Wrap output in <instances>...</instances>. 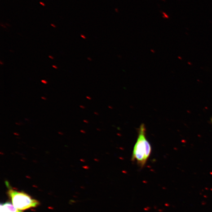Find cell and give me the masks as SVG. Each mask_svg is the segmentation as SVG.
I'll use <instances>...</instances> for the list:
<instances>
[{
  "label": "cell",
  "mask_w": 212,
  "mask_h": 212,
  "mask_svg": "<svg viewBox=\"0 0 212 212\" xmlns=\"http://www.w3.org/2000/svg\"><path fill=\"white\" fill-rule=\"evenodd\" d=\"M52 67H54V68H55V69H57L58 68L57 67L55 66V65H53Z\"/></svg>",
  "instance_id": "cell-10"
},
{
  "label": "cell",
  "mask_w": 212,
  "mask_h": 212,
  "mask_svg": "<svg viewBox=\"0 0 212 212\" xmlns=\"http://www.w3.org/2000/svg\"><path fill=\"white\" fill-rule=\"evenodd\" d=\"M22 158L23 159V160H27L26 158H25V157H22Z\"/></svg>",
  "instance_id": "cell-14"
},
{
  "label": "cell",
  "mask_w": 212,
  "mask_h": 212,
  "mask_svg": "<svg viewBox=\"0 0 212 212\" xmlns=\"http://www.w3.org/2000/svg\"><path fill=\"white\" fill-rule=\"evenodd\" d=\"M49 58H51V59H54V58H53L52 57H51V56H50V55H49Z\"/></svg>",
  "instance_id": "cell-11"
},
{
  "label": "cell",
  "mask_w": 212,
  "mask_h": 212,
  "mask_svg": "<svg viewBox=\"0 0 212 212\" xmlns=\"http://www.w3.org/2000/svg\"><path fill=\"white\" fill-rule=\"evenodd\" d=\"M41 82L42 83H44L45 84H46L47 83V82L46 81V80H41Z\"/></svg>",
  "instance_id": "cell-4"
},
{
  "label": "cell",
  "mask_w": 212,
  "mask_h": 212,
  "mask_svg": "<svg viewBox=\"0 0 212 212\" xmlns=\"http://www.w3.org/2000/svg\"><path fill=\"white\" fill-rule=\"evenodd\" d=\"M25 120H27V121H28H28H29V120L26 119H25Z\"/></svg>",
  "instance_id": "cell-20"
},
{
  "label": "cell",
  "mask_w": 212,
  "mask_h": 212,
  "mask_svg": "<svg viewBox=\"0 0 212 212\" xmlns=\"http://www.w3.org/2000/svg\"><path fill=\"white\" fill-rule=\"evenodd\" d=\"M40 4H41V5H42V6H45V4L44 3H43V2H40Z\"/></svg>",
  "instance_id": "cell-8"
},
{
  "label": "cell",
  "mask_w": 212,
  "mask_h": 212,
  "mask_svg": "<svg viewBox=\"0 0 212 212\" xmlns=\"http://www.w3.org/2000/svg\"><path fill=\"white\" fill-rule=\"evenodd\" d=\"M51 26H52L54 27V28H55V25H54V24H51Z\"/></svg>",
  "instance_id": "cell-12"
},
{
  "label": "cell",
  "mask_w": 212,
  "mask_h": 212,
  "mask_svg": "<svg viewBox=\"0 0 212 212\" xmlns=\"http://www.w3.org/2000/svg\"><path fill=\"white\" fill-rule=\"evenodd\" d=\"M58 134H60L61 135H64V134H63V133L61 132H58Z\"/></svg>",
  "instance_id": "cell-5"
},
{
  "label": "cell",
  "mask_w": 212,
  "mask_h": 212,
  "mask_svg": "<svg viewBox=\"0 0 212 212\" xmlns=\"http://www.w3.org/2000/svg\"><path fill=\"white\" fill-rule=\"evenodd\" d=\"M65 147H68V146H67V145H65Z\"/></svg>",
  "instance_id": "cell-21"
},
{
  "label": "cell",
  "mask_w": 212,
  "mask_h": 212,
  "mask_svg": "<svg viewBox=\"0 0 212 212\" xmlns=\"http://www.w3.org/2000/svg\"><path fill=\"white\" fill-rule=\"evenodd\" d=\"M41 98H42V99H44V100H46V98L45 97H41Z\"/></svg>",
  "instance_id": "cell-9"
},
{
  "label": "cell",
  "mask_w": 212,
  "mask_h": 212,
  "mask_svg": "<svg viewBox=\"0 0 212 212\" xmlns=\"http://www.w3.org/2000/svg\"><path fill=\"white\" fill-rule=\"evenodd\" d=\"M211 121H212V118L211 119Z\"/></svg>",
  "instance_id": "cell-22"
},
{
  "label": "cell",
  "mask_w": 212,
  "mask_h": 212,
  "mask_svg": "<svg viewBox=\"0 0 212 212\" xmlns=\"http://www.w3.org/2000/svg\"><path fill=\"white\" fill-rule=\"evenodd\" d=\"M14 135L17 136H18L19 135V133H18L17 132H14Z\"/></svg>",
  "instance_id": "cell-6"
},
{
  "label": "cell",
  "mask_w": 212,
  "mask_h": 212,
  "mask_svg": "<svg viewBox=\"0 0 212 212\" xmlns=\"http://www.w3.org/2000/svg\"><path fill=\"white\" fill-rule=\"evenodd\" d=\"M8 193L13 205L19 210L35 207L39 204L38 201L32 198L29 195L24 192L10 189Z\"/></svg>",
  "instance_id": "cell-2"
},
{
  "label": "cell",
  "mask_w": 212,
  "mask_h": 212,
  "mask_svg": "<svg viewBox=\"0 0 212 212\" xmlns=\"http://www.w3.org/2000/svg\"><path fill=\"white\" fill-rule=\"evenodd\" d=\"M0 154H1V155L4 154L3 153H2V152H0Z\"/></svg>",
  "instance_id": "cell-16"
},
{
  "label": "cell",
  "mask_w": 212,
  "mask_h": 212,
  "mask_svg": "<svg viewBox=\"0 0 212 212\" xmlns=\"http://www.w3.org/2000/svg\"><path fill=\"white\" fill-rule=\"evenodd\" d=\"M81 36L83 38L85 39H86V37H85V36L83 35H81Z\"/></svg>",
  "instance_id": "cell-7"
},
{
  "label": "cell",
  "mask_w": 212,
  "mask_h": 212,
  "mask_svg": "<svg viewBox=\"0 0 212 212\" xmlns=\"http://www.w3.org/2000/svg\"><path fill=\"white\" fill-rule=\"evenodd\" d=\"M33 162H37V161H35H35H34V160H33Z\"/></svg>",
  "instance_id": "cell-18"
},
{
  "label": "cell",
  "mask_w": 212,
  "mask_h": 212,
  "mask_svg": "<svg viewBox=\"0 0 212 212\" xmlns=\"http://www.w3.org/2000/svg\"><path fill=\"white\" fill-rule=\"evenodd\" d=\"M1 212H22L14 207L10 203H6L4 204H1Z\"/></svg>",
  "instance_id": "cell-3"
},
{
  "label": "cell",
  "mask_w": 212,
  "mask_h": 212,
  "mask_svg": "<svg viewBox=\"0 0 212 212\" xmlns=\"http://www.w3.org/2000/svg\"><path fill=\"white\" fill-rule=\"evenodd\" d=\"M15 124H16V125H20V124L18 123H15Z\"/></svg>",
  "instance_id": "cell-13"
},
{
  "label": "cell",
  "mask_w": 212,
  "mask_h": 212,
  "mask_svg": "<svg viewBox=\"0 0 212 212\" xmlns=\"http://www.w3.org/2000/svg\"><path fill=\"white\" fill-rule=\"evenodd\" d=\"M88 59H89V60L92 61V59H90V58H88Z\"/></svg>",
  "instance_id": "cell-17"
},
{
  "label": "cell",
  "mask_w": 212,
  "mask_h": 212,
  "mask_svg": "<svg viewBox=\"0 0 212 212\" xmlns=\"http://www.w3.org/2000/svg\"><path fill=\"white\" fill-rule=\"evenodd\" d=\"M138 130V138L133 148L131 159L132 161L136 162L139 167L143 168L150 156L152 149L146 137L145 125L142 124Z\"/></svg>",
  "instance_id": "cell-1"
},
{
  "label": "cell",
  "mask_w": 212,
  "mask_h": 212,
  "mask_svg": "<svg viewBox=\"0 0 212 212\" xmlns=\"http://www.w3.org/2000/svg\"><path fill=\"white\" fill-rule=\"evenodd\" d=\"M0 63H1V64H3V63H2V62H1V61H0Z\"/></svg>",
  "instance_id": "cell-19"
},
{
  "label": "cell",
  "mask_w": 212,
  "mask_h": 212,
  "mask_svg": "<svg viewBox=\"0 0 212 212\" xmlns=\"http://www.w3.org/2000/svg\"><path fill=\"white\" fill-rule=\"evenodd\" d=\"M46 154H50V152H49L48 151H46Z\"/></svg>",
  "instance_id": "cell-15"
}]
</instances>
